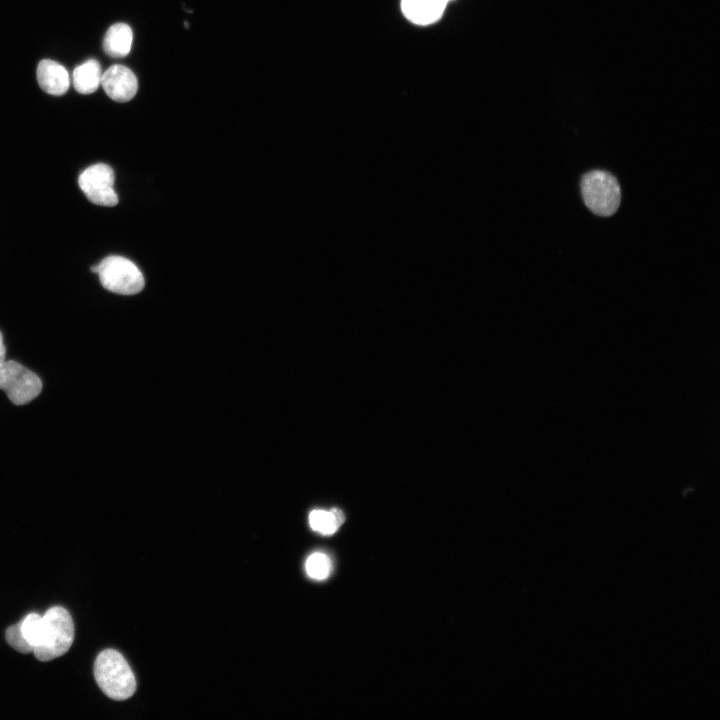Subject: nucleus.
<instances>
[{"label":"nucleus","mask_w":720,"mask_h":720,"mask_svg":"<svg viewBox=\"0 0 720 720\" xmlns=\"http://www.w3.org/2000/svg\"><path fill=\"white\" fill-rule=\"evenodd\" d=\"M102 286L121 295H134L142 291L145 285L140 269L129 259L110 255L97 265Z\"/></svg>","instance_id":"20e7f679"},{"label":"nucleus","mask_w":720,"mask_h":720,"mask_svg":"<svg viewBox=\"0 0 720 720\" xmlns=\"http://www.w3.org/2000/svg\"><path fill=\"white\" fill-rule=\"evenodd\" d=\"M585 205L596 215H613L621 201V190L617 179L604 170L586 173L580 183Z\"/></svg>","instance_id":"7ed1b4c3"},{"label":"nucleus","mask_w":720,"mask_h":720,"mask_svg":"<svg viewBox=\"0 0 720 720\" xmlns=\"http://www.w3.org/2000/svg\"><path fill=\"white\" fill-rule=\"evenodd\" d=\"M6 349L3 343V337L0 332V365L5 361Z\"/></svg>","instance_id":"dca6fc26"},{"label":"nucleus","mask_w":720,"mask_h":720,"mask_svg":"<svg viewBox=\"0 0 720 720\" xmlns=\"http://www.w3.org/2000/svg\"><path fill=\"white\" fill-rule=\"evenodd\" d=\"M307 574L316 580L327 578L331 571L330 559L323 553H313L310 555L305 564Z\"/></svg>","instance_id":"ddd939ff"},{"label":"nucleus","mask_w":720,"mask_h":720,"mask_svg":"<svg viewBox=\"0 0 720 720\" xmlns=\"http://www.w3.org/2000/svg\"><path fill=\"white\" fill-rule=\"evenodd\" d=\"M0 389L12 403L24 405L40 394L42 382L38 375L20 363L5 360L0 365Z\"/></svg>","instance_id":"39448f33"},{"label":"nucleus","mask_w":720,"mask_h":720,"mask_svg":"<svg viewBox=\"0 0 720 720\" xmlns=\"http://www.w3.org/2000/svg\"><path fill=\"white\" fill-rule=\"evenodd\" d=\"M78 183L87 199L93 204L112 207L117 205L114 190V171L104 163L87 167L79 176Z\"/></svg>","instance_id":"423d86ee"},{"label":"nucleus","mask_w":720,"mask_h":720,"mask_svg":"<svg viewBox=\"0 0 720 720\" xmlns=\"http://www.w3.org/2000/svg\"><path fill=\"white\" fill-rule=\"evenodd\" d=\"M102 71L95 59H89L77 66L72 74V82L77 92L91 94L101 84Z\"/></svg>","instance_id":"9b49d317"},{"label":"nucleus","mask_w":720,"mask_h":720,"mask_svg":"<svg viewBox=\"0 0 720 720\" xmlns=\"http://www.w3.org/2000/svg\"><path fill=\"white\" fill-rule=\"evenodd\" d=\"M132 41L133 32L131 27L125 23H116L107 30L103 40V48L106 54L111 57H124L131 50Z\"/></svg>","instance_id":"9d476101"},{"label":"nucleus","mask_w":720,"mask_h":720,"mask_svg":"<svg viewBox=\"0 0 720 720\" xmlns=\"http://www.w3.org/2000/svg\"><path fill=\"white\" fill-rule=\"evenodd\" d=\"M344 522V514L338 508L313 510L309 515L311 528L323 535L335 533Z\"/></svg>","instance_id":"f8f14e48"},{"label":"nucleus","mask_w":720,"mask_h":720,"mask_svg":"<svg viewBox=\"0 0 720 720\" xmlns=\"http://www.w3.org/2000/svg\"><path fill=\"white\" fill-rule=\"evenodd\" d=\"M452 0H401L403 15L416 25L426 26L437 22Z\"/></svg>","instance_id":"6e6552de"},{"label":"nucleus","mask_w":720,"mask_h":720,"mask_svg":"<svg viewBox=\"0 0 720 720\" xmlns=\"http://www.w3.org/2000/svg\"><path fill=\"white\" fill-rule=\"evenodd\" d=\"M92 273H97V265H94L90 268Z\"/></svg>","instance_id":"f3484780"},{"label":"nucleus","mask_w":720,"mask_h":720,"mask_svg":"<svg viewBox=\"0 0 720 720\" xmlns=\"http://www.w3.org/2000/svg\"><path fill=\"white\" fill-rule=\"evenodd\" d=\"M101 85L106 94L117 102L131 100L138 89V81L131 69L116 64L102 73Z\"/></svg>","instance_id":"0eeeda50"},{"label":"nucleus","mask_w":720,"mask_h":720,"mask_svg":"<svg viewBox=\"0 0 720 720\" xmlns=\"http://www.w3.org/2000/svg\"><path fill=\"white\" fill-rule=\"evenodd\" d=\"M94 677L100 689L113 700H126L136 691V679L125 658L106 649L96 658Z\"/></svg>","instance_id":"f257e3e1"},{"label":"nucleus","mask_w":720,"mask_h":720,"mask_svg":"<svg viewBox=\"0 0 720 720\" xmlns=\"http://www.w3.org/2000/svg\"><path fill=\"white\" fill-rule=\"evenodd\" d=\"M36 75L39 86L51 95H62L70 86L67 70L61 64L50 59L40 61Z\"/></svg>","instance_id":"1a4fd4ad"},{"label":"nucleus","mask_w":720,"mask_h":720,"mask_svg":"<svg viewBox=\"0 0 720 720\" xmlns=\"http://www.w3.org/2000/svg\"><path fill=\"white\" fill-rule=\"evenodd\" d=\"M7 643L16 651L24 654L32 653V645L25 639L21 630V621L11 625L5 632Z\"/></svg>","instance_id":"2eb2a0df"},{"label":"nucleus","mask_w":720,"mask_h":720,"mask_svg":"<svg viewBox=\"0 0 720 720\" xmlns=\"http://www.w3.org/2000/svg\"><path fill=\"white\" fill-rule=\"evenodd\" d=\"M43 629V619L37 613H30L21 620V630L25 639L32 645L33 649L38 645Z\"/></svg>","instance_id":"4468645a"},{"label":"nucleus","mask_w":720,"mask_h":720,"mask_svg":"<svg viewBox=\"0 0 720 720\" xmlns=\"http://www.w3.org/2000/svg\"><path fill=\"white\" fill-rule=\"evenodd\" d=\"M42 619L41 639L33 654L39 661L47 662L69 650L74 640V624L70 613L60 606L48 609Z\"/></svg>","instance_id":"f03ea898"}]
</instances>
